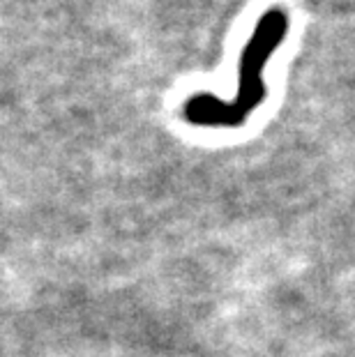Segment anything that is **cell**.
Here are the masks:
<instances>
[{"mask_svg": "<svg viewBox=\"0 0 355 357\" xmlns=\"http://www.w3.org/2000/svg\"><path fill=\"white\" fill-rule=\"evenodd\" d=\"M289 33V14L282 7H270L256 24L238 63V95L224 102L210 93L194 95L185 102V118L199 127H240L268 95L266 70L270 56Z\"/></svg>", "mask_w": 355, "mask_h": 357, "instance_id": "obj_1", "label": "cell"}]
</instances>
